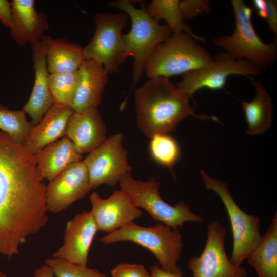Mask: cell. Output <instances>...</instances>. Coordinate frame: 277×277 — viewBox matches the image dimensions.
<instances>
[{"label": "cell", "mask_w": 277, "mask_h": 277, "mask_svg": "<svg viewBox=\"0 0 277 277\" xmlns=\"http://www.w3.org/2000/svg\"><path fill=\"white\" fill-rule=\"evenodd\" d=\"M43 180L35 155L0 130V255L9 261L48 222Z\"/></svg>", "instance_id": "obj_1"}, {"label": "cell", "mask_w": 277, "mask_h": 277, "mask_svg": "<svg viewBox=\"0 0 277 277\" xmlns=\"http://www.w3.org/2000/svg\"><path fill=\"white\" fill-rule=\"evenodd\" d=\"M189 100L168 78H148L134 92L136 120L139 129L151 138L156 135L170 134L181 121L190 116L219 121L215 116L196 115Z\"/></svg>", "instance_id": "obj_2"}, {"label": "cell", "mask_w": 277, "mask_h": 277, "mask_svg": "<svg viewBox=\"0 0 277 277\" xmlns=\"http://www.w3.org/2000/svg\"><path fill=\"white\" fill-rule=\"evenodd\" d=\"M108 5L122 10L131 21V30L123 34L126 56L133 58L131 92L144 73L146 63L155 48L170 37L172 33L166 24H159L149 15L143 3L140 9L128 0L110 2Z\"/></svg>", "instance_id": "obj_3"}, {"label": "cell", "mask_w": 277, "mask_h": 277, "mask_svg": "<svg viewBox=\"0 0 277 277\" xmlns=\"http://www.w3.org/2000/svg\"><path fill=\"white\" fill-rule=\"evenodd\" d=\"M213 57L190 35L172 34L154 50L147 60L144 73L148 78H169L210 64Z\"/></svg>", "instance_id": "obj_4"}, {"label": "cell", "mask_w": 277, "mask_h": 277, "mask_svg": "<svg viewBox=\"0 0 277 277\" xmlns=\"http://www.w3.org/2000/svg\"><path fill=\"white\" fill-rule=\"evenodd\" d=\"M235 28L231 35L213 39L232 57L246 60L261 70L271 67L277 59L276 42L266 43L258 36L252 23V10L243 0H232Z\"/></svg>", "instance_id": "obj_5"}, {"label": "cell", "mask_w": 277, "mask_h": 277, "mask_svg": "<svg viewBox=\"0 0 277 277\" xmlns=\"http://www.w3.org/2000/svg\"><path fill=\"white\" fill-rule=\"evenodd\" d=\"M99 240L106 244L124 241L135 243L152 252L163 270L183 273L177 265L183 248L181 234L179 229L163 223L144 227L132 222Z\"/></svg>", "instance_id": "obj_6"}, {"label": "cell", "mask_w": 277, "mask_h": 277, "mask_svg": "<svg viewBox=\"0 0 277 277\" xmlns=\"http://www.w3.org/2000/svg\"><path fill=\"white\" fill-rule=\"evenodd\" d=\"M120 190L126 193L137 208L146 210L157 222L179 229L187 222L202 223L203 219L190 210L181 200L172 206L160 195V183L154 177L147 181L136 180L131 173L123 175L118 182Z\"/></svg>", "instance_id": "obj_7"}, {"label": "cell", "mask_w": 277, "mask_h": 277, "mask_svg": "<svg viewBox=\"0 0 277 277\" xmlns=\"http://www.w3.org/2000/svg\"><path fill=\"white\" fill-rule=\"evenodd\" d=\"M201 175L206 188L216 193L223 202L230 222L233 248L230 261L241 265L250 252L260 242V218L244 212L235 202L227 183L209 176L202 170Z\"/></svg>", "instance_id": "obj_8"}, {"label": "cell", "mask_w": 277, "mask_h": 277, "mask_svg": "<svg viewBox=\"0 0 277 277\" xmlns=\"http://www.w3.org/2000/svg\"><path fill=\"white\" fill-rule=\"evenodd\" d=\"M128 17L124 12L96 13L94 35L83 47L85 60L101 64L108 74L118 72L120 67L127 58L122 31L127 23Z\"/></svg>", "instance_id": "obj_9"}, {"label": "cell", "mask_w": 277, "mask_h": 277, "mask_svg": "<svg viewBox=\"0 0 277 277\" xmlns=\"http://www.w3.org/2000/svg\"><path fill=\"white\" fill-rule=\"evenodd\" d=\"M261 71L246 60L236 59L226 52H221L213 57L210 64L184 74L175 85L190 98L201 89H222L230 75L250 77L260 75Z\"/></svg>", "instance_id": "obj_10"}, {"label": "cell", "mask_w": 277, "mask_h": 277, "mask_svg": "<svg viewBox=\"0 0 277 277\" xmlns=\"http://www.w3.org/2000/svg\"><path fill=\"white\" fill-rule=\"evenodd\" d=\"M123 139L122 133L113 134L82 160L91 189L103 184L115 186L123 175L131 173L132 167Z\"/></svg>", "instance_id": "obj_11"}, {"label": "cell", "mask_w": 277, "mask_h": 277, "mask_svg": "<svg viewBox=\"0 0 277 277\" xmlns=\"http://www.w3.org/2000/svg\"><path fill=\"white\" fill-rule=\"evenodd\" d=\"M226 229L219 222L213 221L209 224L202 253L188 261L193 277H247L246 269L234 264L226 254Z\"/></svg>", "instance_id": "obj_12"}, {"label": "cell", "mask_w": 277, "mask_h": 277, "mask_svg": "<svg viewBox=\"0 0 277 277\" xmlns=\"http://www.w3.org/2000/svg\"><path fill=\"white\" fill-rule=\"evenodd\" d=\"M91 189L88 171L82 160L70 165L46 186L48 211L57 213L67 209Z\"/></svg>", "instance_id": "obj_13"}, {"label": "cell", "mask_w": 277, "mask_h": 277, "mask_svg": "<svg viewBox=\"0 0 277 277\" xmlns=\"http://www.w3.org/2000/svg\"><path fill=\"white\" fill-rule=\"evenodd\" d=\"M90 200L92 205L90 212L98 230L108 234L133 222L142 215L141 209L121 190L114 191L106 199L93 192Z\"/></svg>", "instance_id": "obj_14"}, {"label": "cell", "mask_w": 277, "mask_h": 277, "mask_svg": "<svg viewBox=\"0 0 277 277\" xmlns=\"http://www.w3.org/2000/svg\"><path fill=\"white\" fill-rule=\"evenodd\" d=\"M98 231L90 211L77 214L67 222L63 244L53 257L86 266L90 249Z\"/></svg>", "instance_id": "obj_15"}, {"label": "cell", "mask_w": 277, "mask_h": 277, "mask_svg": "<svg viewBox=\"0 0 277 277\" xmlns=\"http://www.w3.org/2000/svg\"><path fill=\"white\" fill-rule=\"evenodd\" d=\"M48 36H44L39 41L31 44L34 81L31 94L22 110L31 118L34 126L40 122L53 105L48 83L49 75L46 63Z\"/></svg>", "instance_id": "obj_16"}, {"label": "cell", "mask_w": 277, "mask_h": 277, "mask_svg": "<svg viewBox=\"0 0 277 277\" xmlns=\"http://www.w3.org/2000/svg\"><path fill=\"white\" fill-rule=\"evenodd\" d=\"M65 136L79 153H90L106 140V128L97 109L74 112L67 123Z\"/></svg>", "instance_id": "obj_17"}, {"label": "cell", "mask_w": 277, "mask_h": 277, "mask_svg": "<svg viewBox=\"0 0 277 277\" xmlns=\"http://www.w3.org/2000/svg\"><path fill=\"white\" fill-rule=\"evenodd\" d=\"M11 36L19 45L41 40L49 27L46 15L36 11L33 0H12Z\"/></svg>", "instance_id": "obj_18"}, {"label": "cell", "mask_w": 277, "mask_h": 277, "mask_svg": "<svg viewBox=\"0 0 277 277\" xmlns=\"http://www.w3.org/2000/svg\"><path fill=\"white\" fill-rule=\"evenodd\" d=\"M78 70L80 81L71 107L82 113L100 105L108 74L102 65L89 60L83 62Z\"/></svg>", "instance_id": "obj_19"}, {"label": "cell", "mask_w": 277, "mask_h": 277, "mask_svg": "<svg viewBox=\"0 0 277 277\" xmlns=\"http://www.w3.org/2000/svg\"><path fill=\"white\" fill-rule=\"evenodd\" d=\"M74 112L71 106L53 105L26 138L23 144L25 149L35 155L48 144L64 137L69 118Z\"/></svg>", "instance_id": "obj_20"}, {"label": "cell", "mask_w": 277, "mask_h": 277, "mask_svg": "<svg viewBox=\"0 0 277 277\" xmlns=\"http://www.w3.org/2000/svg\"><path fill=\"white\" fill-rule=\"evenodd\" d=\"M34 155L41 177L49 181L67 167L82 159V154L65 136L48 144Z\"/></svg>", "instance_id": "obj_21"}, {"label": "cell", "mask_w": 277, "mask_h": 277, "mask_svg": "<svg viewBox=\"0 0 277 277\" xmlns=\"http://www.w3.org/2000/svg\"><path fill=\"white\" fill-rule=\"evenodd\" d=\"M84 60L83 49L79 44L48 36L46 63L49 74L76 71Z\"/></svg>", "instance_id": "obj_22"}, {"label": "cell", "mask_w": 277, "mask_h": 277, "mask_svg": "<svg viewBox=\"0 0 277 277\" xmlns=\"http://www.w3.org/2000/svg\"><path fill=\"white\" fill-rule=\"evenodd\" d=\"M256 96L250 102H241L247 124L246 133L250 135L264 133L271 126L272 104L267 90L259 80H253Z\"/></svg>", "instance_id": "obj_23"}, {"label": "cell", "mask_w": 277, "mask_h": 277, "mask_svg": "<svg viewBox=\"0 0 277 277\" xmlns=\"http://www.w3.org/2000/svg\"><path fill=\"white\" fill-rule=\"evenodd\" d=\"M258 277H277V213L246 259Z\"/></svg>", "instance_id": "obj_24"}, {"label": "cell", "mask_w": 277, "mask_h": 277, "mask_svg": "<svg viewBox=\"0 0 277 277\" xmlns=\"http://www.w3.org/2000/svg\"><path fill=\"white\" fill-rule=\"evenodd\" d=\"M179 0H152L146 7L149 15L157 22L163 20L172 34L186 33L196 41L205 42L203 37L196 35L190 26L184 23L179 8Z\"/></svg>", "instance_id": "obj_25"}, {"label": "cell", "mask_w": 277, "mask_h": 277, "mask_svg": "<svg viewBox=\"0 0 277 277\" xmlns=\"http://www.w3.org/2000/svg\"><path fill=\"white\" fill-rule=\"evenodd\" d=\"M80 78L78 70L71 72L49 74L48 83L53 105L71 107Z\"/></svg>", "instance_id": "obj_26"}, {"label": "cell", "mask_w": 277, "mask_h": 277, "mask_svg": "<svg viewBox=\"0 0 277 277\" xmlns=\"http://www.w3.org/2000/svg\"><path fill=\"white\" fill-rule=\"evenodd\" d=\"M34 126L22 109L12 110L0 105V130L15 142L23 144Z\"/></svg>", "instance_id": "obj_27"}, {"label": "cell", "mask_w": 277, "mask_h": 277, "mask_svg": "<svg viewBox=\"0 0 277 277\" xmlns=\"http://www.w3.org/2000/svg\"><path fill=\"white\" fill-rule=\"evenodd\" d=\"M149 149L154 161L171 169L180 156V147L176 140L170 134L156 135L150 138Z\"/></svg>", "instance_id": "obj_28"}, {"label": "cell", "mask_w": 277, "mask_h": 277, "mask_svg": "<svg viewBox=\"0 0 277 277\" xmlns=\"http://www.w3.org/2000/svg\"><path fill=\"white\" fill-rule=\"evenodd\" d=\"M45 263L52 268L56 277H107L96 269L71 263L59 258H47Z\"/></svg>", "instance_id": "obj_29"}, {"label": "cell", "mask_w": 277, "mask_h": 277, "mask_svg": "<svg viewBox=\"0 0 277 277\" xmlns=\"http://www.w3.org/2000/svg\"><path fill=\"white\" fill-rule=\"evenodd\" d=\"M179 8L183 20H190L203 13H209L210 2L208 0H183L180 1Z\"/></svg>", "instance_id": "obj_30"}, {"label": "cell", "mask_w": 277, "mask_h": 277, "mask_svg": "<svg viewBox=\"0 0 277 277\" xmlns=\"http://www.w3.org/2000/svg\"><path fill=\"white\" fill-rule=\"evenodd\" d=\"M112 277H150L145 267L140 264L121 263L111 270Z\"/></svg>", "instance_id": "obj_31"}, {"label": "cell", "mask_w": 277, "mask_h": 277, "mask_svg": "<svg viewBox=\"0 0 277 277\" xmlns=\"http://www.w3.org/2000/svg\"><path fill=\"white\" fill-rule=\"evenodd\" d=\"M266 6V21L268 27L274 35L277 36V1L265 0Z\"/></svg>", "instance_id": "obj_32"}, {"label": "cell", "mask_w": 277, "mask_h": 277, "mask_svg": "<svg viewBox=\"0 0 277 277\" xmlns=\"http://www.w3.org/2000/svg\"><path fill=\"white\" fill-rule=\"evenodd\" d=\"M12 18L11 2L0 0V22L6 27L10 28Z\"/></svg>", "instance_id": "obj_33"}, {"label": "cell", "mask_w": 277, "mask_h": 277, "mask_svg": "<svg viewBox=\"0 0 277 277\" xmlns=\"http://www.w3.org/2000/svg\"><path fill=\"white\" fill-rule=\"evenodd\" d=\"M150 277H183V273H176L165 271L157 264L152 265L150 267Z\"/></svg>", "instance_id": "obj_34"}, {"label": "cell", "mask_w": 277, "mask_h": 277, "mask_svg": "<svg viewBox=\"0 0 277 277\" xmlns=\"http://www.w3.org/2000/svg\"><path fill=\"white\" fill-rule=\"evenodd\" d=\"M252 7L256 14L261 18L265 19L266 15V6L265 0H253Z\"/></svg>", "instance_id": "obj_35"}, {"label": "cell", "mask_w": 277, "mask_h": 277, "mask_svg": "<svg viewBox=\"0 0 277 277\" xmlns=\"http://www.w3.org/2000/svg\"><path fill=\"white\" fill-rule=\"evenodd\" d=\"M54 276L52 268L45 264L34 270L33 277H54Z\"/></svg>", "instance_id": "obj_36"}, {"label": "cell", "mask_w": 277, "mask_h": 277, "mask_svg": "<svg viewBox=\"0 0 277 277\" xmlns=\"http://www.w3.org/2000/svg\"><path fill=\"white\" fill-rule=\"evenodd\" d=\"M0 277H7L6 274L0 269Z\"/></svg>", "instance_id": "obj_37"}]
</instances>
